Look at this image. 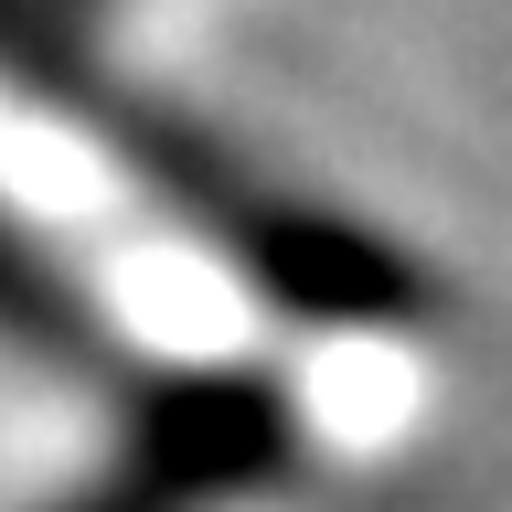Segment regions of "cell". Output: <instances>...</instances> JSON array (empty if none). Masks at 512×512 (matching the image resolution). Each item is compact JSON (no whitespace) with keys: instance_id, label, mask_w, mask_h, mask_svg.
<instances>
[{"instance_id":"cell-1","label":"cell","mask_w":512,"mask_h":512,"mask_svg":"<svg viewBox=\"0 0 512 512\" xmlns=\"http://www.w3.org/2000/svg\"><path fill=\"white\" fill-rule=\"evenodd\" d=\"M0 86L32 96L43 118H64L75 139H96L224 278L256 288L278 320H310V331H427L438 320V278L406 246H384L374 224H352L331 203H310V192L246 171L171 96L128 86L86 43L75 0H0Z\"/></svg>"},{"instance_id":"cell-2","label":"cell","mask_w":512,"mask_h":512,"mask_svg":"<svg viewBox=\"0 0 512 512\" xmlns=\"http://www.w3.org/2000/svg\"><path fill=\"white\" fill-rule=\"evenodd\" d=\"M288 448H299V416H288L278 384H256V374H171V384H139V416H128L118 459L86 491L43 502V512H214L224 491L278 480Z\"/></svg>"},{"instance_id":"cell-3","label":"cell","mask_w":512,"mask_h":512,"mask_svg":"<svg viewBox=\"0 0 512 512\" xmlns=\"http://www.w3.org/2000/svg\"><path fill=\"white\" fill-rule=\"evenodd\" d=\"M0 352H22V363H43V374H64V384H128V395L150 384L118 352V320L64 278L54 246H43L11 203H0Z\"/></svg>"}]
</instances>
